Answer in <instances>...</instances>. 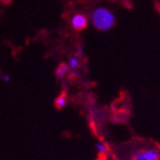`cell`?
<instances>
[{
	"label": "cell",
	"mask_w": 160,
	"mask_h": 160,
	"mask_svg": "<svg viewBox=\"0 0 160 160\" xmlns=\"http://www.w3.org/2000/svg\"><path fill=\"white\" fill-rule=\"evenodd\" d=\"M90 23L96 30L107 32L116 25V15L108 7H96L90 14Z\"/></svg>",
	"instance_id": "cell-1"
},
{
	"label": "cell",
	"mask_w": 160,
	"mask_h": 160,
	"mask_svg": "<svg viewBox=\"0 0 160 160\" xmlns=\"http://www.w3.org/2000/svg\"><path fill=\"white\" fill-rule=\"evenodd\" d=\"M159 150L156 148H148V149L136 151L134 153V159L135 160H159Z\"/></svg>",
	"instance_id": "cell-2"
},
{
	"label": "cell",
	"mask_w": 160,
	"mask_h": 160,
	"mask_svg": "<svg viewBox=\"0 0 160 160\" xmlns=\"http://www.w3.org/2000/svg\"><path fill=\"white\" fill-rule=\"evenodd\" d=\"M87 24H88V18L83 14H76L71 18V27L74 30H83L87 28Z\"/></svg>",
	"instance_id": "cell-3"
},
{
	"label": "cell",
	"mask_w": 160,
	"mask_h": 160,
	"mask_svg": "<svg viewBox=\"0 0 160 160\" xmlns=\"http://www.w3.org/2000/svg\"><path fill=\"white\" fill-rule=\"evenodd\" d=\"M69 72H70V69H69V67H68L67 63H61L58 67H57L56 69V72H55V76H56V78H58V79H65L67 78V76L69 74Z\"/></svg>",
	"instance_id": "cell-4"
},
{
	"label": "cell",
	"mask_w": 160,
	"mask_h": 160,
	"mask_svg": "<svg viewBox=\"0 0 160 160\" xmlns=\"http://www.w3.org/2000/svg\"><path fill=\"white\" fill-rule=\"evenodd\" d=\"M68 67H69L70 70H77L78 68L80 67V58L76 56V55L71 56L69 58V61H68Z\"/></svg>",
	"instance_id": "cell-5"
},
{
	"label": "cell",
	"mask_w": 160,
	"mask_h": 160,
	"mask_svg": "<svg viewBox=\"0 0 160 160\" xmlns=\"http://www.w3.org/2000/svg\"><path fill=\"white\" fill-rule=\"evenodd\" d=\"M95 149H96V151L101 156H107L109 153V148H108V145L104 142H97L95 144Z\"/></svg>",
	"instance_id": "cell-6"
},
{
	"label": "cell",
	"mask_w": 160,
	"mask_h": 160,
	"mask_svg": "<svg viewBox=\"0 0 160 160\" xmlns=\"http://www.w3.org/2000/svg\"><path fill=\"white\" fill-rule=\"evenodd\" d=\"M67 104H68V98L65 95L57 96L56 101H55V105H56L57 109H63V108L67 107Z\"/></svg>",
	"instance_id": "cell-7"
},
{
	"label": "cell",
	"mask_w": 160,
	"mask_h": 160,
	"mask_svg": "<svg viewBox=\"0 0 160 160\" xmlns=\"http://www.w3.org/2000/svg\"><path fill=\"white\" fill-rule=\"evenodd\" d=\"M1 81L5 83H8L10 81V76L9 74H2L1 76Z\"/></svg>",
	"instance_id": "cell-8"
},
{
	"label": "cell",
	"mask_w": 160,
	"mask_h": 160,
	"mask_svg": "<svg viewBox=\"0 0 160 160\" xmlns=\"http://www.w3.org/2000/svg\"><path fill=\"white\" fill-rule=\"evenodd\" d=\"M76 56L77 57H81L82 56V47L80 46V47H78V49H77V52H76Z\"/></svg>",
	"instance_id": "cell-9"
},
{
	"label": "cell",
	"mask_w": 160,
	"mask_h": 160,
	"mask_svg": "<svg viewBox=\"0 0 160 160\" xmlns=\"http://www.w3.org/2000/svg\"><path fill=\"white\" fill-rule=\"evenodd\" d=\"M100 160H113V159H109V158H103V159H100Z\"/></svg>",
	"instance_id": "cell-10"
},
{
	"label": "cell",
	"mask_w": 160,
	"mask_h": 160,
	"mask_svg": "<svg viewBox=\"0 0 160 160\" xmlns=\"http://www.w3.org/2000/svg\"><path fill=\"white\" fill-rule=\"evenodd\" d=\"M133 160H135V159H133Z\"/></svg>",
	"instance_id": "cell-11"
}]
</instances>
